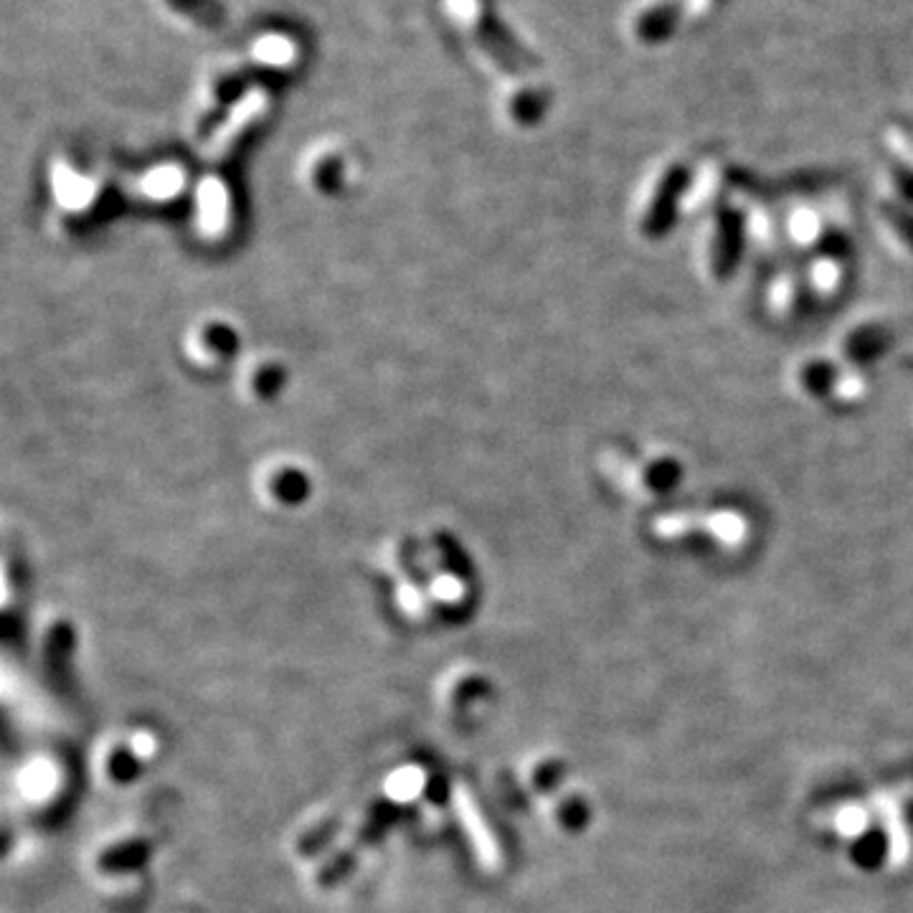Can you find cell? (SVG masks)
<instances>
[{"instance_id":"obj_12","label":"cell","mask_w":913,"mask_h":913,"mask_svg":"<svg viewBox=\"0 0 913 913\" xmlns=\"http://www.w3.org/2000/svg\"><path fill=\"white\" fill-rule=\"evenodd\" d=\"M680 477H683V470L675 460H655V462H650L645 470V483L657 493L675 491V485L680 483Z\"/></svg>"},{"instance_id":"obj_14","label":"cell","mask_w":913,"mask_h":913,"mask_svg":"<svg viewBox=\"0 0 913 913\" xmlns=\"http://www.w3.org/2000/svg\"><path fill=\"white\" fill-rule=\"evenodd\" d=\"M883 216H886V222L891 224L893 232L901 236V241L913 251V211H909L906 206H901V203L886 201L883 203Z\"/></svg>"},{"instance_id":"obj_15","label":"cell","mask_w":913,"mask_h":913,"mask_svg":"<svg viewBox=\"0 0 913 913\" xmlns=\"http://www.w3.org/2000/svg\"><path fill=\"white\" fill-rule=\"evenodd\" d=\"M721 0H685V21H688V29L706 26L708 21L719 13Z\"/></svg>"},{"instance_id":"obj_10","label":"cell","mask_w":913,"mask_h":913,"mask_svg":"<svg viewBox=\"0 0 913 913\" xmlns=\"http://www.w3.org/2000/svg\"><path fill=\"white\" fill-rule=\"evenodd\" d=\"M178 13L189 15L193 23L203 29H218L226 23V8L218 0H168Z\"/></svg>"},{"instance_id":"obj_11","label":"cell","mask_w":913,"mask_h":913,"mask_svg":"<svg viewBox=\"0 0 913 913\" xmlns=\"http://www.w3.org/2000/svg\"><path fill=\"white\" fill-rule=\"evenodd\" d=\"M545 108H549V94L541 92V89L528 87L523 92H518L510 100V117L518 122V125H536L538 120L543 117Z\"/></svg>"},{"instance_id":"obj_4","label":"cell","mask_w":913,"mask_h":913,"mask_svg":"<svg viewBox=\"0 0 913 913\" xmlns=\"http://www.w3.org/2000/svg\"><path fill=\"white\" fill-rule=\"evenodd\" d=\"M290 369L282 356L274 350H251L241 356L234 369V388L241 402L251 406H264L280 398L288 391Z\"/></svg>"},{"instance_id":"obj_13","label":"cell","mask_w":913,"mask_h":913,"mask_svg":"<svg viewBox=\"0 0 913 913\" xmlns=\"http://www.w3.org/2000/svg\"><path fill=\"white\" fill-rule=\"evenodd\" d=\"M802 383L812 396H825L833 391L835 369L830 363H807L802 371Z\"/></svg>"},{"instance_id":"obj_6","label":"cell","mask_w":913,"mask_h":913,"mask_svg":"<svg viewBox=\"0 0 913 913\" xmlns=\"http://www.w3.org/2000/svg\"><path fill=\"white\" fill-rule=\"evenodd\" d=\"M690 183V173L685 166H670L657 181V189L650 199V208L645 218H642V234L647 239H663V236L670 232L675 224V216H678V203L680 195L685 193Z\"/></svg>"},{"instance_id":"obj_3","label":"cell","mask_w":913,"mask_h":913,"mask_svg":"<svg viewBox=\"0 0 913 913\" xmlns=\"http://www.w3.org/2000/svg\"><path fill=\"white\" fill-rule=\"evenodd\" d=\"M622 29L630 44L660 46L688 29L685 0H630L622 15Z\"/></svg>"},{"instance_id":"obj_8","label":"cell","mask_w":913,"mask_h":913,"mask_svg":"<svg viewBox=\"0 0 913 913\" xmlns=\"http://www.w3.org/2000/svg\"><path fill=\"white\" fill-rule=\"evenodd\" d=\"M303 181L307 183L309 191L317 193V195H325V199H330V195H338V193L346 191V185L350 183L348 160H342L340 155L317 158L313 166L307 168Z\"/></svg>"},{"instance_id":"obj_16","label":"cell","mask_w":913,"mask_h":913,"mask_svg":"<svg viewBox=\"0 0 913 913\" xmlns=\"http://www.w3.org/2000/svg\"><path fill=\"white\" fill-rule=\"evenodd\" d=\"M891 176H893V183H895V189H899V193L909 203H913V168L906 166V162L895 160L891 166Z\"/></svg>"},{"instance_id":"obj_2","label":"cell","mask_w":913,"mask_h":913,"mask_svg":"<svg viewBox=\"0 0 913 913\" xmlns=\"http://www.w3.org/2000/svg\"><path fill=\"white\" fill-rule=\"evenodd\" d=\"M181 353L193 369L222 371L244 356L239 325L222 313L199 315L183 332Z\"/></svg>"},{"instance_id":"obj_9","label":"cell","mask_w":913,"mask_h":913,"mask_svg":"<svg viewBox=\"0 0 913 913\" xmlns=\"http://www.w3.org/2000/svg\"><path fill=\"white\" fill-rule=\"evenodd\" d=\"M888 342H891V336L883 328H860L855 330L850 338L845 342V353L847 358H853V361L858 363H868L878 358L883 350L888 348Z\"/></svg>"},{"instance_id":"obj_5","label":"cell","mask_w":913,"mask_h":913,"mask_svg":"<svg viewBox=\"0 0 913 913\" xmlns=\"http://www.w3.org/2000/svg\"><path fill=\"white\" fill-rule=\"evenodd\" d=\"M472 34H475L477 44L493 56L497 67L508 69L510 75H523V71L536 67L531 52H526V48L520 46L485 8H480V11L472 15Z\"/></svg>"},{"instance_id":"obj_7","label":"cell","mask_w":913,"mask_h":913,"mask_svg":"<svg viewBox=\"0 0 913 913\" xmlns=\"http://www.w3.org/2000/svg\"><path fill=\"white\" fill-rule=\"evenodd\" d=\"M741 249H744V218L739 211L723 208L715 218V234H713V272L715 277L733 274L739 264Z\"/></svg>"},{"instance_id":"obj_1","label":"cell","mask_w":913,"mask_h":913,"mask_svg":"<svg viewBox=\"0 0 913 913\" xmlns=\"http://www.w3.org/2000/svg\"><path fill=\"white\" fill-rule=\"evenodd\" d=\"M251 485L259 505L277 512L303 508L315 493L313 470L295 454L267 456L257 464Z\"/></svg>"}]
</instances>
